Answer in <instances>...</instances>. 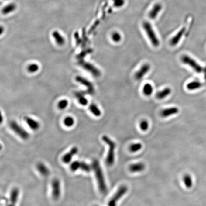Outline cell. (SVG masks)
Segmentation results:
<instances>
[{
  "label": "cell",
  "instance_id": "obj_4",
  "mask_svg": "<svg viewBox=\"0 0 206 206\" xmlns=\"http://www.w3.org/2000/svg\"><path fill=\"white\" fill-rule=\"evenodd\" d=\"M181 61L182 63L186 64L191 68L195 72L200 74L203 72L204 68L201 66L195 59L187 54H184L181 57Z\"/></svg>",
  "mask_w": 206,
  "mask_h": 206
},
{
  "label": "cell",
  "instance_id": "obj_3",
  "mask_svg": "<svg viewBox=\"0 0 206 206\" xmlns=\"http://www.w3.org/2000/svg\"><path fill=\"white\" fill-rule=\"evenodd\" d=\"M143 28L152 45L155 47L159 46L160 44V40L150 23L148 22H144Z\"/></svg>",
  "mask_w": 206,
  "mask_h": 206
},
{
  "label": "cell",
  "instance_id": "obj_7",
  "mask_svg": "<svg viewBox=\"0 0 206 206\" xmlns=\"http://www.w3.org/2000/svg\"><path fill=\"white\" fill-rule=\"evenodd\" d=\"M127 191L128 187L125 185L121 186L115 194L114 196L112 197L111 200H110L108 204V206H116L117 202L125 194Z\"/></svg>",
  "mask_w": 206,
  "mask_h": 206
},
{
  "label": "cell",
  "instance_id": "obj_42",
  "mask_svg": "<svg viewBox=\"0 0 206 206\" xmlns=\"http://www.w3.org/2000/svg\"><path fill=\"white\" fill-rule=\"evenodd\" d=\"M15 205H12V204H11L10 203V204H9V205H7V206H15Z\"/></svg>",
  "mask_w": 206,
  "mask_h": 206
},
{
  "label": "cell",
  "instance_id": "obj_17",
  "mask_svg": "<svg viewBox=\"0 0 206 206\" xmlns=\"http://www.w3.org/2000/svg\"><path fill=\"white\" fill-rule=\"evenodd\" d=\"M19 196V190L18 188L15 187L12 190L10 194V202L11 204L16 205L18 201Z\"/></svg>",
  "mask_w": 206,
  "mask_h": 206
},
{
  "label": "cell",
  "instance_id": "obj_34",
  "mask_svg": "<svg viewBox=\"0 0 206 206\" xmlns=\"http://www.w3.org/2000/svg\"><path fill=\"white\" fill-rule=\"evenodd\" d=\"M92 51H93L92 49H88V50L83 51L82 52L78 54L77 58L79 59V60H83L84 58V57L87 56V54L91 53Z\"/></svg>",
  "mask_w": 206,
  "mask_h": 206
},
{
  "label": "cell",
  "instance_id": "obj_37",
  "mask_svg": "<svg viewBox=\"0 0 206 206\" xmlns=\"http://www.w3.org/2000/svg\"><path fill=\"white\" fill-rule=\"evenodd\" d=\"M74 38H75V41H76V43L77 45H79V44L82 43V40L80 39L78 33L77 32L75 33H74Z\"/></svg>",
  "mask_w": 206,
  "mask_h": 206
},
{
  "label": "cell",
  "instance_id": "obj_43",
  "mask_svg": "<svg viewBox=\"0 0 206 206\" xmlns=\"http://www.w3.org/2000/svg\"><path fill=\"white\" fill-rule=\"evenodd\" d=\"M0 198H1V197H0Z\"/></svg>",
  "mask_w": 206,
  "mask_h": 206
},
{
  "label": "cell",
  "instance_id": "obj_30",
  "mask_svg": "<svg viewBox=\"0 0 206 206\" xmlns=\"http://www.w3.org/2000/svg\"><path fill=\"white\" fill-rule=\"evenodd\" d=\"M39 66L36 64L33 63L29 64L27 67V70L30 73H34L39 70Z\"/></svg>",
  "mask_w": 206,
  "mask_h": 206
},
{
  "label": "cell",
  "instance_id": "obj_20",
  "mask_svg": "<svg viewBox=\"0 0 206 206\" xmlns=\"http://www.w3.org/2000/svg\"><path fill=\"white\" fill-rule=\"evenodd\" d=\"M203 84L200 81H193L190 82L187 84V88L190 91L196 90L201 88L203 86Z\"/></svg>",
  "mask_w": 206,
  "mask_h": 206
},
{
  "label": "cell",
  "instance_id": "obj_11",
  "mask_svg": "<svg viewBox=\"0 0 206 206\" xmlns=\"http://www.w3.org/2000/svg\"><path fill=\"white\" fill-rule=\"evenodd\" d=\"M186 30V27H182V28H181L180 30L172 38L170 41V43L171 46H175L180 43L182 38L184 36V33H185Z\"/></svg>",
  "mask_w": 206,
  "mask_h": 206
},
{
  "label": "cell",
  "instance_id": "obj_23",
  "mask_svg": "<svg viewBox=\"0 0 206 206\" xmlns=\"http://www.w3.org/2000/svg\"><path fill=\"white\" fill-rule=\"evenodd\" d=\"M154 88L153 85L150 83H146L143 87V93L144 95L149 97L153 94Z\"/></svg>",
  "mask_w": 206,
  "mask_h": 206
},
{
  "label": "cell",
  "instance_id": "obj_24",
  "mask_svg": "<svg viewBox=\"0 0 206 206\" xmlns=\"http://www.w3.org/2000/svg\"><path fill=\"white\" fill-rule=\"evenodd\" d=\"M16 8V5L15 3H10L6 6L4 7L2 10V12L3 15H7L11 12H12Z\"/></svg>",
  "mask_w": 206,
  "mask_h": 206
},
{
  "label": "cell",
  "instance_id": "obj_33",
  "mask_svg": "<svg viewBox=\"0 0 206 206\" xmlns=\"http://www.w3.org/2000/svg\"><path fill=\"white\" fill-rule=\"evenodd\" d=\"M139 127L142 131H146L149 128V122L146 120H143L140 123Z\"/></svg>",
  "mask_w": 206,
  "mask_h": 206
},
{
  "label": "cell",
  "instance_id": "obj_25",
  "mask_svg": "<svg viewBox=\"0 0 206 206\" xmlns=\"http://www.w3.org/2000/svg\"><path fill=\"white\" fill-rule=\"evenodd\" d=\"M183 180L184 185L187 188H191L193 184V179L190 174H186L184 175Z\"/></svg>",
  "mask_w": 206,
  "mask_h": 206
},
{
  "label": "cell",
  "instance_id": "obj_32",
  "mask_svg": "<svg viewBox=\"0 0 206 206\" xmlns=\"http://www.w3.org/2000/svg\"><path fill=\"white\" fill-rule=\"evenodd\" d=\"M80 170L85 172H89L91 170V167L89 165L84 162H80Z\"/></svg>",
  "mask_w": 206,
  "mask_h": 206
},
{
  "label": "cell",
  "instance_id": "obj_21",
  "mask_svg": "<svg viewBox=\"0 0 206 206\" xmlns=\"http://www.w3.org/2000/svg\"><path fill=\"white\" fill-rule=\"evenodd\" d=\"M52 36L56 41L57 44L59 46H62L65 43V39L60 33L57 31L53 32L52 33Z\"/></svg>",
  "mask_w": 206,
  "mask_h": 206
},
{
  "label": "cell",
  "instance_id": "obj_12",
  "mask_svg": "<svg viewBox=\"0 0 206 206\" xmlns=\"http://www.w3.org/2000/svg\"><path fill=\"white\" fill-rule=\"evenodd\" d=\"M78 152V149L77 147H75V146L72 147L71 150L69 151V152L64 154V155L63 156L62 158L63 162L64 164H68L71 162L73 157L77 154Z\"/></svg>",
  "mask_w": 206,
  "mask_h": 206
},
{
  "label": "cell",
  "instance_id": "obj_22",
  "mask_svg": "<svg viewBox=\"0 0 206 206\" xmlns=\"http://www.w3.org/2000/svg\"><path fill=\"white\" fill-rule=\"evenodd\" d=\"M75 97L77 98L79 103L81 105L85 106L88 104V101L87 98L84 97L83 93L82 92H77L75 94Z\"/></svg>",
  "mask_w": 206,
  "mask_h": 206
},
{
  "label": "cell",
  "instance_id": "obj_16",
  "mask_svg": "<svg viewBox=\"0 0 206 206\" xmlns=\"http://www.w3.org/2000/svg\"><path fill=\"white\" fill-rule=\"evenodd\" d=\"M36 169L39 173L43 177H47L50 173L49 168L44 163L39 162L36 165Z\"/></svg>",
  "mask_w": 206,
  "mask_h": 206
},
{
  "label": "cell",
  "instance_id": "obj_39",
  "mask_svg": "<svg viewBox=\"0 0 206 206\" xmlns=\"http://www.w3.org/2000/svg\"><path fill=\"white\" fill-rule=\"evenodd\" d=\"M4 31H5V28H3V27L2 26H0V36H1Z\"/></svg>",
  "mask_w": 206,
  "mask_h": 206
},
{
  "label": "cell",
  "instance_id": "obj_1",
  "mask_svg": "<svg viewBox=\"0 0 206 206\" xmlns=\"http://www.w3.org/2000/svg\"><path fill=\"white\" fill-rule=\"evenodd\" d=\"M92 167L97 178L99 190L102 194H105L107 192V187L102 169L98 160H94Z\"/></svg>",
  "mask_w": 206,
  "mask_h": 206
},
{
  "label": "cell",
  "instance_id": "obj_18",
  "mask_svg": "<svg viewBox=\"0 0 206 206\" xmlns=\"http://www.w3.org/2000/svg\"><path fill=\"white\" fill-rule=\"evenodd\" d=\"M171 93V89L169 87H167L159 91L156 94V98L159 100H162L169 97Z\"/></svg>",
  "mask_w": 206,
  "mask_h": 206
},
{
  "label": "cell",
  "instance_id": "obj_2",
  "mask_svg": "<svg viewBox=\"0 0 206 206\" xmlns=\"http://www.w3.org/2000/svg\"><path fill=\"white\" fill-rule=\"evenodd\" d=\"M102 140L108 146L109 150L106 159V163L108 166H112L115 161V150L116 145L108 136H102Z\"/></svg>",
  "mask_w": 206,
  "mask_h": 206
},
{
  "label": "cell",
  "instance_id": "obj_6",
  "mask_svg": "<svg viewBox=\"0 0 206 206\" xmlns=\"http://www.w3.org/2000/svg\"><path fill=\"white\" fill-rule=\"evenodd\" d=\"M79 64L85 70L89 72L94 77H98L101 75V71L93 64L87 62L83 60H79Z\"/></svg>",
  "mask_w": 206,
  "mask_h": 206
},
{
  "label": "cell",
  "instance_id": "obj_13",
  "mask_svg": "<svg viewBox=\"0 0 206 206\" xmlns=\"http://www.w3.org/2000/svg\"><path fill=\"white\" fill-rule=\"evenodd\" d=\"M179 112L180 110L177 107L175 106L170 107L162 110V111L161 112V116L164 118H167L172 115L177 114Z\"/></svg>",
  "mask_w": 206,
  "mask_h": 206
},
{
  "label": "cell",
  "instance_id": "obj_40",
  "mask_svg": "<svg viewBox=\"0 0 206 206\" xmlns=\"http://www.w3.org/2000/svg\"><path fill=\"white\" fill-rule=\"evenodd\" d=\"M203 72H204V78H205V80H206V67H205V68H204Z\"/></svg>",
  "mask_w": 206,
  "mask_h": 206
},
{
  "label": "cell",
  "instance_id": "obj_15",
  "mask_svg": "<svg viewBox=\"0 0 206 206\" xmlns=\"http://www.w3.org/2000/svg\"><path fill=\"white\" fill-rule=\"evenodd\" d=\"M162 9V5L160 3H156L153 6L151 10L150 11L149 13V17L152 20L155 19Z\"/></svg>",
  "mask_w": 206,
  "mask_h": 206
},
{
  "label": "cell",
  "instance_id": "obj_28",
  "mask_svg": "<svg viewBox=\"0 0 206 206\" xmlns=\"http://www.w3.org/2000/svg\"><path fill=\"white\" fill-rule=\"evenodd\" d=\"M111 38L114 42L118 43L122 40V36L118 32H115L112 33Z\"/></svg>",
  "mask_w": 206,
  "mask_h": 206
},
{
  "label": "cell",
  "instance_id": "obj_29",
  "mask_svg": "<svg viewBox=\"0 0 206 206\" xmlns=\"http://www.w3.org/2000/svg\"><path fill=\"white\" fill-rule=\"evenodd\" d=\"M142 147V144H140V143H135V144H132L129 147V150L131 152H136L140 150Z\"/></svg>",
  "mask_w": 206,
  "mask_h": 206
},
{
  "label": "cell",
  "instance_id": "obj_35",
  "mask_svg": "<svg viewBox=\"0 0 206 206\" xmlns=\"http://www.w3.org/2000/svg\"><path fill=\"white\" fill-rule=\"evenodd\" d=\"M68 105V101L66 99H63L59 101L58 104V107L60 109L63 110L66 109Z\"/></svg>",
  "mask_w": 206,
  "mask_h": 206
},
{
  "label": "cell",
  "instance_id": "obj_41",
  "mask_svg": "<svg viewBox=\"0 0 206 206\" xmlns=\"http://www.w3.org/2000/svg\"><path fill=\"white\" fill-rule=\"evenodd\" d=\"M2 145L1 143H0V151H1L2 150Z\"/></svg>",
  "mask_w": 206,
  "mask_h": 206
},
{
  "label": "cell",
  "instance_id": "obj_19",
  "mask_svg": "<svg viewBox=\"0 0 206 206\" xmlns=\"http://www.w3.org/2000/svg\"><path fill=\"white\" fill-rule=\"evenodd\" d=\"M145 167V166L143 163H137L133 164L130 166L129 170L132 173H136L140 172L144 170Z\"/></svg>",
  "mask_w": 206,
  "mask_h": 206
},
{
  "label": "cell",
  "instance_id": "obj_31",
  "mask_svg": "<svg viewBox=\"0 0 206 206\" xmlns=\"http://www.w3.org/2000/svg\"><path fill=\"white\" fill-rule=\"evenodd\" d=\"M80 162L78 161H74L70 165V170L73 172L76 171L80 169Z\"/></svg>",
  "mask_w": 206,
  "mask_h": 206
},
{
  "label": "cell",
  "instance_id": "obj_10",
  "mask_svg": "<svg viewBox=\"0 0 206 206\" xmlns=\"http://www.w3.org/2000/svg\"><path fill=\"white\" fill-rule=\"evenodd\" d=\"M75 80L79 83L81 84L84 85L85 87H87L88 93L91 94L94 93V88L93 85L92 83H91V82L87 80V79H85V78L81 76L76 77Z\"/></svg>",
  "mask_w": 206,
  "mask_h": 206
},
{
  "label": "cell",
  "instance_id": "obj_27",
  "mask_svg": "<svg viewBox=\"0 0 206 206\" xmlns=\"http://www.w3.org/2000/svg\"><path fill=\"white\" fill-rule=\"evenodd\" d=\"M74 120L73 118L68 116L64 118V124L67 128H71L74 124Z\"/></svg>",
  "mask_w": 206,
  "mask_h": 206
},
{
  "label": "cell",
  "instance_id": "obj_26",
  "mask_svg": "<svg viewBox=\"0 0 206 206\" xmlns=\"http://www.w3.org/2000/svg\"><path fill=\"white\" fill-rule=\"evenodd\" d=\"M89 108L90 110V112L94 116H97V117L101 116L102 112H101V110L98 107L97 105H95V104H92L89 105Z\"/></svg>",
  "mask_w": 206,
  "mask_h": 206
},
{
  "label": "cell",
  "instance_id": "obj_8",
  "mask_svg": "<svg viewBox=\"0 0 206 206\" xmlns=\"http://www.w3.org/2000/svg\"><path fill=\"white\" fill-rule=\"evenodd\" d=\"M61 194V183L59 179L54 178L52 182V196L53 200H59Z\"/></svg>",
  "mask_w": 206,
  "mask_h": 206
},
{
  "label": "cell",
  "instance_id": "obj_38",
  "mask_svg": "<svg viewBox=\"0 0 206 206\" xmlns=\"http://www.w3.org/2000/svg\"><path fill=\"white\" fill-rule=\"evenodd\" d=\"M3 121V116H2V113L1 111L0 110V125L2 124Z\"/></svg>",
  "mask_w": 206,
  "mask_h": 206
},
{
  "label": "cell",
  "instance_id": "obj_36",
  "mask_svg": "<svg viewBox=\"0 0 206 206\" xmlns=\"http://www.w3.org/2000/svg\"><path fill=\"white\" fill-rule=\"evenodd\" d=\"M114 2V5L116 7H120L124 5V0H113Z\"/></svg>",
  "mask_w": 206,
  "mask_h": 206
},
{
  "label": "cell",
  "instance_id": "obj_9",
  "mask_svg": "<svg viewBox=\"0 0 206 206\" xmlns=\"http://www.w3.org/2000/svg\"><path fill=\"white\" fill-rule=\"evenodd\" d=\"M151 66L149 64H145L140 68L135 74V77L137 80H141L147 74L150 70Z\"/></svg>",
  "mask_w": 206,
  "mask_h": 206
},
{
  "label": "cell",
  "instance_id": "obj_5",
  "mask_svg": "<svg viewBox=\"0 0 206 206\" xmlns=\"http://www.w3.org/2000/svg\"><path fill=\"white\" fill-rule=\"evenodd\" d=\"M9 125L12 131L20 138L23 140H27L29 139L30 137L29 133L21 125H19L16 121H11L10 122Z\"/></svg>",
  "mask_w": 206,
  "mask_h": 206
},
{
  "label": "cell",
  "instance_id": "obj_14",
  "mask_svg": "<svg viewBox=\"0 0 206 206\" xmlns=\"http://www.w3.org/2000/svg\"><path fill=\"white\" fill-rule=\"evenodd\" d=\"M24 119L29 128L33 131H37L40 129V123L34 119L29 116H25Z\"/></svg>",
  "mask_w": 206,
  "mask_h": 206
}]
</instances>
